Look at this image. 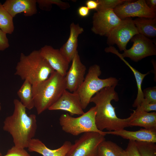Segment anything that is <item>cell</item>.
Returning a JSON list of instances; mask_svg holds the SVG:
<instances>
[{
    "label": "cell",
    "instance_id": "obj_1",
    "mask_svg": "<svg viewBox=\"0 0 156 156\" xmlns=\"http://www.w3.org/2000/svg\"><path fill=\"white\" fill-rule=\"evenodd\" d=\"M116 86L105 87L97 92L90 100L94 103L96 110L95 123L97 129L103 131L106 129L108 131L121 130L129 127L130 116L121 119L116 116L115 108L111 103L114 100H119L118 94L115 90Z\"/></svg>",
    "mask_w": 156,
    "mask_h": 156
},
{
    "label": "cell",
    "instance_id": "obj_2",
    "mask_svg": "<svg viewBox=\"0 0 156 156\" xmlns=\"http://www.w3.org/2000/svg\"><path fill=\"white\" fill-rule=\"evenodd\" d=\"M13 103V112L5 118L3 129L11 135L14 146L27 148L36 132V116L34 114L28 115L26 109L18 99H14Z\"/></svg>",
    "mask_w": 156,
    "mask_h": 156
},
{
    "label": "cell",
    "instance_id": "obj_3",
    "mask_svg": "<svg viewBox=\"0 0 156 156\" xmlns=\"http://www.w3.org/2000/svg\"><path fill=\"white\" fill-rule=\"evenodd\" d=\"M66 90L65 76L55 71L46 80L32 85L34 107L38 114L48 109Z\"/></svg>",
    "mask_w": 156,
    "mask_h": 156
},
{
    "label": "cell",
    "instance_id": "obj_4",
    "mask_svg": "<svg viewBox=\"0 0 156 156\" xmlns=\"http://www.w3.org/2000/svg\"><path fill=\"white\" fill-rule=\"evenodd\" d=\"M15 70V75L28 81L32 85L46 80L54 71L39 50H34L27 55L21 53Z\"/></svg>",
    "mask_w": 156,
    "mask_h": 156
},
{
    "label": "cell",
    "instance_id": "obj_5",
    "mask_svg": "<svg viewBox=\"0 0 156 156\" xmlns=\"http://www.w3.org/2000/svg\"><path fill=\"white\" fill-rule=\"evenodd\" d=\"M101 73L99 66L95 64L90 66L83 83L76 92L79 96L83 109L86 108L91 98L97 92L105 87L118 85V81L115 78H99Z\"/></svg>",
    "mask_w": 156,
    "mask_h": 156
},
{
    "label": "cell",
    "instance_id": "obj_6",
    "mask_svg": "<svg viewBox=\"0 0 156 156\" xmlns=\"http://www.w3.org/2000/svg\"><path fill=\"white\" fill-rule=\"evenodd\" d=\"M96 110L95 106L79 117H74L68 113L62 114L59 122L62 130L65 132L77 136L88 132L98 133L106 135V132L97 128L95 123Z\"/></svg>",
    "mask_w": 156,
    "mask_h": 156
},
{
    "label": "cell",
    "instance_id": "obj_7",
    "mask_svg": "<svg viewBox=\"0 0 156 156\" xmlns=\"http://www.w3.org/2000/svg\"><path fill=\"white\" fill-rule=\"evenodd\" d=\"M105 136L94 132L83 133L72 144L65 156H96L99 145L105 140Z\"/></svg>",
    "mask_w": 156,
    "mask_h": 156
},
{
    "label": "cell",
    "instance_id": "obj_8",
    "mask_svg": "<svg viewBox=\"0 0 156 156\" xmlns=\"http://www.w3.org/2000/svg\"><path fill=\"white\" fill-rule=\"evenodd\" d=\"M131 18H127L110 32L108 36L107 43L110 45L116 44L120 51L126 49L127 44L135 35L139 34Z\"/></svg>",
    "mask_w": 156,
    "mask_h": 156
},
{
    "label": "cell",
    "instance_id": "obj_9",
    "mask_svg": "<svg viewBox=\"0 0 156 156\" xmlns=\"http://www.w3.org/2000/svg\"><path fill=\"white\" fill-rule=\"evenodd\" d=\"M113 10L121 20L134 17L148 18L156 17V12L147 6L144 0L135 1L126 0Z\"/></svg>",
    "mask_w": 156,
    "mask_h": 156
},
{
    "label": "cell",
    "instance_id": "obj_10",
    "mask_svg": "<svg viewBox=\"0 0 156 156\" xmlns=\"http://www.w3.org/2000/svg\"><path fill=\"white\" fill-rule=\"evenodd\" d=\"M130 40L133 42V45L121 54L124 58L129 57L134 62H138L147 57L156 55L155 45L150 38L139 34L134 36Z\"/></svg>",
    "mask_w": 156,
    "mask_h": 156
},
{
    "label": "cell",
    "instance_id": "obj_11",
    "mask_svg": "<svg viewBox=\"0 0 156 156\" xmlns=\"http://www.w3.org/2000/svg\"><path fill=\"white\" fill-rule=\"evenodd\" d=\"M122 21L115 14L113 9L96 11L92 17L91 30L95 34L107 37Z\"/></svg>",
    "mask_w": 156,
    "mask_h": 156
},
{
    "label": "cell",
    "instance_id": "obj_12",
    "mask_svg": "<svg viewBox=\"0 0 156 156\" xmlns=\"http://www.w3.org/2000/svg\"><path fill=\"white\" fill-rule=\"evenodd\" d=\"M71 62V65L65 77L66 90L74 92L77 90L83 83L86 68L81 62L78 51Z\"/></svg>",
    "mask_w": 156,
    "mask_h": 156
},
{
    "label": "cell",
    "instance_id": "obj_13",
    "mask_svg": "<svg viewBox=\"0 0 156 156\" xmlns=\"http://www.w3.org/2000/svg\"><path fill=\"white\" fill-rule=\"evenodd\" d=\"M48 110L66 111L71 116L76 114L81 115L84 113L77 93L71 92L66 90Z\"/></svg>",
    "mask_w": 156,
    "mask_h": 156
},
{
    "label": "cell",
    "instance_id": "obj_14",
    "mask_svg": "<svg viewBox=\"0 0 156 156\" xmlns=\"http://www.w3.org/2000/svg\"><path fill=\"white\" fill-rule=\"evenodd\" d=\"M39 50L41 55L54 71L65 76L69 63L61 54L59 50L55 49L50 45H45Z\"/></svg>",
    "mask_w": 156,
    "mask_h": 156
},
{
    "label": "cell",
    "instance_id": "obj_15",
    "mask_svg": "<svg viewBox=\"0 0 156 156\" xmlns=\"http://www.w3.org/2000/svg\"><path fill=\"white\" fill-rule=\"evenodd\" d=\"M70 33L66 42L59 49L66 60L70 63L78 51V37L84 31L83 29L77 23H72L70 26Z\"/></svg>",
    "mask_w": 156,
    "mask_h": 156
},
{
    "label": "cell",
    "instance_id": "obj_16",
    "mask_svg": "<svg viewBox=\"0 0 156 156\" xmlns=\"http://www.w3.org/2000/svg\"><path fill=\"white\" fill-rule=\"evenodd\" d=\"M36 4V0H6L3 5L14 18L21 13L26 16L36 14L37 11Z\"/></svg>",
    "mask_w": 156,
    "mask_h": 156
},
{
    "label": "cell",
    "instance_id": "obj_17",
    "mask_svg": "<svg viewBox=\"0 0 156 156\" xmlns=\"http://www.w3.org/2000/svg\"><path fill=\"white\" fill-rule=\"evenodd\" d=\"M72 145L70 141H66L59 148L51 149L39 139L33 138L29 142L27 148L29 151L36 152L42 156H65Z\"/></svg>",
    "mask_w": 156,
    "mask_h": 156
},
{
    "label": "cell",
    "instance_id": "obj_18",
    "mask_svg": "<svg viewBox=\"0 0 156 156\" xmlns=\"http://www.w3.org/2000/svg\"><path fill=\"white\" fill-rule=\"evenodd\" d=\"M130 116L129 127L139 126L144 129L156 131V113H149L141 109L139 106Z\"/></svg>",
    "mask_w": 156,
    "mask_h": 156
},
{
    "label": "cell",
    "instance_id": "obj_19",
    "mask_svg": "<svg viewBox=\"0 0 156 156\" xmlns=\"http://www.w3.org/2000/svg\"><path fill=\"white\" fill-rule=\"evenodd\" d=\"M106 134L120 136L124 139L135 141L156 142V131L141 129L130 131L123 129L106 132Z\"/></svg>",
    "mask_w": 156,
    "mask_h": 156
},
{
    "label": "cell",
    "instance_id": "obj_20",
    "mask_svg": "<svg viewBox=\"0 0 156 156\" xmlns=\"http://www.w3.org/2000/svg\"><path fill=\"white\" fill-rule=\"evenodd\" d=\"M105 51L106 53H111L117 55L128 66L133 72L136 81L138 92L136 98L134 101L133 106L134 107H137L140 106L144 99L142 88V83L144 78L149 73V72L143 74L136 70L125 60L122 56L121 54L119 53L117 50L113 47L110 46L106 47L105 48Z\"/></svg>",
    "mask_w": 156,
    "mask_h": 156
},
{
    "label": "cell",
    "instance_id": "obj_21",
    "mask_svg": "<svg viewBox=\"0 0 156 156\" xmlns=\"http://www.w3.org/2000/svg\"><path fill=\"white\" fill-rule=\"evenodd\" d=\"M133 21L139 34L148 38L156 37V17L137 18Z\"/></svg>",
    "mask_w": 156,
    "mask_h": 156
},
{
    "label": "cell",
    "instance_id": "obj_22",
    "mask_svg": "<svg viewBox=\"0 0 156 156\" xmlns=\"http://www.w3.org/2000/svg\"><path fill=\"white\" fill-rule=\"evenodd\" d=\"M20 101L26 109L30 110L34 107L32 90V85L27 80L24 82L17 92Z\"/></svg>",
    "mask_w": 156,
    "mask_h": 156
},
{
    "label": "cell",
    "instance_id": "obj_23",
    "mask_svg": "<svg viewBox=\"0 0 156 156\" xmlns=\"http://www.w3.org/2000/svg\"><path fill=\"white\" fill-rule=\"evenodd\" d=\"M123 150L116 143L105 140L99 145L96 156H121Z\"/></svg>",
    "mask_w": 156,
    "mask_h": 156
},
{
    "label": "cell",
    "instance_id": "obj_24",
    "mask_svg": "<svg viewBox=\"0 0 156 156\" xmlns=\"http://www.w3.org/2000/svg\"><path fill=\"white\" fill-rule=\"evenodd\" d=\"M13 18L0 2V29L6 34H11L14 31Z\"/></svg>",
    "mask_w": 156,
    "mask_h": 156
},
{
    "label": "cell",
    "instance_id": "obj_25",
    "mask_svg": "<svg viewBox=\"0 0 156 156\" xmlns=\"http://www.w3.org/2000/svg\"><path fill=\"white\" fill-rule=\"evenodd\" d=\"M135 142L141 156H156L155 143L139 141Z\"/></svg>",
    "mask_w": 156,
    "mask_h": 156
},
{
    "label": "cell",
    "instance_id": "obj_26",
    "mask_svg": "<svg viewBox=\"0 0 156 156\" xmlns=\"http://www.w3.org/2000/svg\"><path fill=\"white\" fill-rule=\"evenodd\" d=\"M40 8L45 11H50L52 5H55L62 10H66L70 7L68 3L60 0H36Z\"/></svg>",
    "mask_w": 156,
    "mask_h": 156
},
{
    "label": "cell",
    "instance_id": "obj_27",
    "mask_svg": "<svg viewBox=\"0 0 156 156\" xmlns=\"http://www.w3.org/2000/svg\"><path fill=\"white\" fill-rule=\"evenodd\" d=\"M99 5L96 11L102 10L114 9L126 0H97Z\"/></svg>",
    "mask_w": 156,
    "mask_h": 156
},
{
    "label": "cell",
    "instance_id": "obj_28",
    "mask_svg": "<svg viewBox=\"0 0 156 156\" xmlns=\"http://www.w3.org/2000/svg\"><path fill=\"white\" fill-rule=\"evenodd\" d=\"M144 99L150 103H156V87H149L143 91Z\"/></svg>",
    "mask_w": 156,
    "mask_h": 156
},
{
    "label": "cell",
    "instance_id": "obj_29",
    "mask_svg": "<svg viewBox=\"0 0 156 156\" xmlns=\"http://www.w3.org/2000/svg\"><path fill=\"white\" fill-rule=\"evenodd\" d=\"M1 156H31L25 148L13 146L9 149L6 154Z\"/></svg>",
    "mask_w": 156,
    "mask_h": 156
},
{
    "label": "cell",
    "instance_id": "obj_30",
    "mask_svg": "<svg viewBox=\"0 0 156 156\" xmlns=\"http://www.w3.org/2000/svg\"><path fill=\"white\" fill-rule=\"evenodd\" d=\"M129 156H141L136 145L135 141L129 140L126 149L125 150Z\"/></svg>",
    "mask_w": 156,
    "mask_h": 156
},
{
    "label": "cell",
    "instance_id": "obj_31",
    "mask_svg": "<svg viewBox=\"0 0 156 156\" xmlns=\"http://www.w3.org/2000/svg\"><path fill=\"white\" fill-rule=\"evenodd\" d=\"M10 46L6 34L0 29V51H4Z\"/></svg>",
    "mask_w": 156,
    "mask_h": 156
},
{
    "label": "cell",
    "instance_id": "obj_32",
    "mask_svg": "<svg viewBox=\"0 0 156 156\" xmlns=\"http://www.w3.org/2000/svg\"><path fill=\"white\" fill-rule=\"evenodd\" d=\"M139 106L141 109L146 112L156 110V103H150L144 99Z\"/></svg>",
    "mask_w": 156,
    "mask_h": 156
},
{
    "label": "cell",
    "instance_id": "obj_33",
    "mask_svg": "<svg viewBox=\"0 0 156 156\" xmlns=\"http://www.w3.org/2000/svg\"><path fill=\"white\" fill-rule=\"evenodd\" d=\"M90 10L86 6H81L78 8L77 13L79 16L84 18L89 15Z\"/></svg>",
    "mask_w": 156,
    "mask_h": 156
},
{
    "label": "cell",
    "instance_id": "obj_34",
    "mask_svg": "<svg viewBox=\"0 0 156 156\" xmlns=\"http://www.w3.org/2000/svg\"><path fill=\"white\" fill-rule=\"evenodd\" d=\"M86 6L90 10H97L99 5L97 0H88L85 3Z\"/></svg>",
    "mask_w": 156,
    "mask_h": 156
},
{
    "label": "cell",
    "instance_id": "obj_35",
    "mask_svg": "<svg viewBox=\"0 0 156 156\" xmlns=\"http://www.w3.org/2000/svg\"><path fill=\"white\" fill-rule=\"evenodd\" d=\"M145 1L147 6L150 9L156 12V0H147Z\"/></svg>",
    "mask_w": 156,
    "mask_h": 156
},
{
    "label": "cell",
    "instance_id": "obj_36",
    "mask_svg": "<svg viewBox=\"0 0 156 156\" xmlns=\"http://www.w3.org/2000/svg\"><path fill=\"white\" fill-rule=\"evenodd\" d=\"M121 156H129L127 152L125 150H123L122 151Z\"/></svg>",
    "mask_w": 156,
    "mask_h": 156
},
{
    "label": "cell",
    "instance_id": "obj_37",
    "mask_svg": "<svg viewBox=\"0 0 156 156\" xmlns=\"http://www.w3.org/2000/svg\"><path fill=\"white\" fill-rule=\"evenodd\" d=\"M1 103H0V111L1 110Z\"/></svg>",
    "mask_w": 156,
    "mask_h": 156
},
{
    "label": "cell",
    "instance_id": "obj_38",
    "mask_svg": "<svg viewBox=\"0 0 156 156\" xmlns=\"http://www.w3.org/2000/svg\"><path fill=\"white\" fill-rule=\"evenodd\" d=\"M1 155H2L1 153L0 152V156H1Z\"/></svg>",
    "mask_w": 156,
    "mask_h": 156
}]
</instances>
